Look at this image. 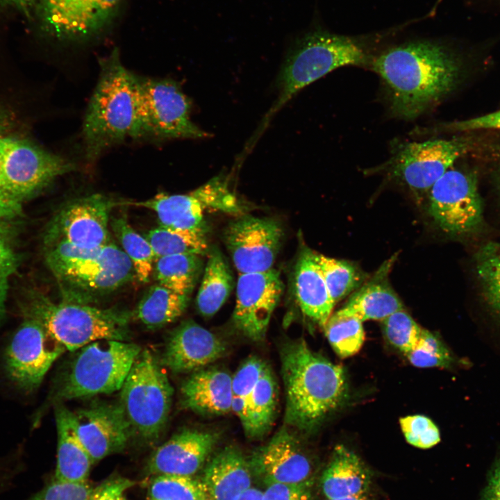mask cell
<instances>
[{
	"mask_svg": "<svg viewBox=\"0 0 500 500\" xmlns=\"http://www.w3.org/2000/svg\"><path fill=\"white\" fill-rule=\"evenodd\" d=\"M393 114L411 120L433 107L454 88L459 69L441 44L414 40L392 46L373 57Z\"/></svg>",
	"mask_w": 500,
	"mask_h": 500,
	"instance_id": "1",
	"label": "cell"
},
{
	"mask_svg": "<svg viewBox=\"0 0 500 500\" xmlns=\"http://www.w3.org/2000/svg\"><path fill=\"white\" fill-rule=\"evenodd\" d=\"M281 360L289 426L310 431L347 399L344 369L311 350L303 340L284 344Z\"/></svg>",
	"mask_w": 500,
	"mask_h": 500,
	"instance_id": "2",
	"label": "cell"
},
{
	"mask_svg": "<svg viewBox=\"0 0 500 500\" xmlns=\"http://www.w3.org/2000/svg\"><path fill=\"white\" fill-rule=\"evenodd\" d=\"M85 156L94 161L128 138H141L138 76L122 63L117 49L100 60L99 78L83 124Z\"/></svg>",
	"mask_w": 500,
	"mask_h": 500,
	"instance_id": "3",
	"label": "cell"
},
{
	"mask_svg": "<svg viewBox=\"0 0 500 500\" xmlns=\"http://www.w3.org/2000/svg\"><path fill=\"white\" fill-rule=\"evenodd\" d=\"M44 249L62 300L90 304L135 277L131 260L112 241L92 249L59 242L44 245Z\"/></svg>",
	"mask_w": 500,
	"mask_h": 500,
	"instance_id": "4",
	"label": "cell"
},
{
	"mask_svg": "<svg viewBox=\"0 0 500 500\" xmlns=\"http://www.w3.org/2000/svg\"><path fill=\"white\" fill-rule=\"evenodd\" d=\"M372 58L365 38L338 35L322 28L297 38L285 57L278 78V99L265 116L260 131L304 87L341 67L370 65Z\"/></svg>",
	"mask_w": 500,
	"mask_h": 500,
	"instance_id": "5",
	"label": "cell"
},
{
	"mask_svg": "<svg viewBox=\"0 0 500 500\" xmlns=\"http://www.w3.org/2000/svg\"><path fill=\"white\" fill-rule=\"evenodd\" d=\"M23 316L39 321L67 350L74 351L100 340L127 341L130 314L113 308L65 300L54 302L35 290L21 303Z\"/></svg>",
	"mask_w": 500,
	"mask_h": 500,
	"instance_id": "6",
	"label": "cell"
},
{
	"mask_svg": "<svg viewBox=\"0 0 500 500\" xmlns=\"http://www.w3.org/2000/svg\"><path fill=\"white\" fill-rule=\"evenodd\" d=\"M119 391V403L133 434L148 443L158 440L169 418L173 388L151 351L141 350Z\"/></svg>",
	"mask_w": 500,
	"mask_h": 500,
	"instance_id": "7",
	"label": "cell"
},
{
	"mask_svg": "<svg viewBox=\"0 0 500 500\" xmlns=\"http://www.w3.org/2000/svg\"><path fill=\"white\" fill-rule=\"evenodd\" d=\"M141 350L137 344L115 340L83 347L63 376L57 397L70 400L120 390Z\"/></svg>",
	"mask_w": 500,
	"mask_h": 500,
	"instance_id": "8",
	"label": "cell"
},
{
	"mask_svg": "<svg viewBox=\"0 0 500 500\" xmlns=\"http://www.w3.org/2000/svg\"><path fill=\"white\" fill-rule=\"evenodd\" d=\"M138 80L142 138L200 139L209 135L192 121L190 101L176 83L139 76Z\"/></svg>",
	"mask_w": 500,
	"mask_h": 500,
	"instance_id": "9",
	"label": "cell"
},
{
	"mask_svg": "<svg viewBox=\"0 0 500 500\" xmlns=\"http://www.w3.org/2000/svg\"><path fill=\"white\" fill-rule=\"evenodd\" d=\"M74 167L64 158L26 140L6 134L0 138L1 180L9 196L22 205Z\"/></svg>",
	"mask_w": 500,
	"mask_h": 500,
	"instance_id": "10",
	"label": "cell"
},
{
	"mask_svg": "<svg viewBox=\"0 0 500 500\" xmlns=\"http://www.w3.org/2000/svg\"><path fill=\"white\" fill-rule=\"evenodd\" d=\"M66 350L39 321L23 316L3 353L6 374L17 389L31 393Z\"/></svg>",
	"mask_w": 500,
	"mask_h": 500,
	"instance_id": "11",
	"label": "cell"
},
{
	"mask_svg": "<svg viewBox=\"0 0 500 500\" xmlns=\"http://www.w3.org/2000/svg\"><path fill=\"white\" fill-rule=\"evenodd\" d=\"M466 149V142L457 138L406 142L399 146L383 168L419 198L428 194Z\"/></svg>",
	"mask_w": 500,
	"mask_h": 500,
	"instance_id": "12",
	"label": "cell"
},
{
	"mask_svg": "<svg viewBox=\"0 0 500 500\" xmlns=\"http://www.w3.org/2000/svg\"><path fill=\"white\" fill-rule=\"evenodd\" d=\"M277 401V383L269 366L256 356L247 358L233 376L232 400V411L247 436L258 438L269 431Z\"/></svg>",
	"mask_w": 500,
	"mask_h": 500,
	"instance_id": "13",
	"label": "cell"
},
{
	"mask_svg": "<svg viewBox=\"0 0 500 500\" xmlns=\"http://www.w3.org/2000/svg\"><path fill=\"white\" fill-rule=\"evenodd\" d=\"M428 194V213L443 232L465 235L481 224L483 205L472 175L449 169L434 183Z\"/></svg>",
	"mask_w": 500,
	"mask_h": 500,
	"instance_id": "14",
	"label": "cell"
},
{
	"mask_svg": "<svg viewBox=\"0 0 500 500\" xmlns=\"http://www.w3.org/2000/svg\"><path fill=\"white\" fill-rule=\"evenodd\" d=\"M117 203L102 194L71 200L53 217L44 236V244L65 242L92 249L111 242L110 214Z\"/></svg>",
	"mask_w": 500,
	"mask_h": 500,
	"instance_id": "15",
	"label": "cell"
},
{
	"mask_svg": "<svg viewBox=\"0 0 500 500\" xmlns=\"http://www.w3.org/2000/svg\"><path fill=\"white\" fill-rule=\"evenodd\" d=\"M123 0H39L44 29L67 41L93 38L111 23Z\"/></svg>",
	"mask_w": 500,
	"mask_h": 500,
	"instance_id": "16",
	"label": "cell"
},
{
	"mask_svg": "<svg viewBox=\"0 0 500 500\" xmlns=\"http://www.w3.org/2000/svg\"><path fill=\"white\" fill-rule=\"evenodd\" d=\"M283 229L275 220L243 216L231 222L224 239L240 274L272 269L281 245Z\"/></svg>",
	"mask_w": 500,
	"mask_h": 500,
	"instance_id": "17",
	"label": "cell"
},
{
	"mask_svg": "<svg viewBox=\"0 0 500 500\" xmlns=\"http://www.w3.org/2000/svg\"><path fill=\"white\" fill-rule=\"evenodd\" d=\"M283 289L279 272L274 269L240 274L233 318L235 326L249 339L264 338Z\"/></svg>",
	"mask_w": 500,
	"mask_h": 500,
	"instance_id": "18",
	"label": "cell"
},
{
	"mask_svg": "<svg viewBox=\"0 0 500 500\" xmlns=\"http://www.w3.org/2000/svg\"><path fill=\"white\" fill-rule=\"evenodd\" d=\"M76 434L94 462L122 451L133 435L119 404L97 402L72 412Z\"/></svg>",
	"mask_w": 500,
	"mask_h": 500,
	"instance_id": "19",
	"label": "cell"
},
{
	"mask_svg": "<svg viewBox=\"0 0 500 500\" xmlns=\"http://www.w3.org/2000/svg\"><path fill=\"white\" fill-rule=\"evenodd\" d=\"M251 472L270 483L312 484L311 462L298 440L285 427L258 448L249 460Z\"/></svg>",
	"mask_w": 500,
	"mask_h": 500,
	"instance_id": "20",
	"label": "cell"
},
{
	"mask_svg": "<svg viewBox=\"0 0 500 500\" xmlns=\"http://www.w3.org/2000/svg\"><path fill=\"white\" fill-rule=\"evenodd\" d=\"M215 432L184 429L174 434L151 455L149 475L192 476L203 465L219 441Z\"/></svg>",
	"mask_w": 500,
	"mask_h": 500,
	"instance_id": "21",
	"label": "cell"
},
{
	"mask_svg": "<svg viewBox=\"0 0 500 500\" xmlns=\"http://www.w3.org/2000/svg\"><path fill=\"white\" fill-rule=\"evenodd\" d=\"M226 346L195 322L181 323L169 335L161 362L174 373L195 372L222 358Z\"/></svg>",
	"mask_w": 500,
	"mask_h": 500,
	"instance_id": "22",
	"label": "cell"
},
{
	"mask_svg": "<svg viewBox=\"0 0 500 500\" xmlns=\"http://www.w3.org/2000/svg\"><path fill=\"white\" fill-rule=\"evenodd\" d=\"M182 406L203 415H222L232 411L233 377L217 368L194 372L182 383Z\"/></svg>",
	"mask_w": 500,
	"mask_h": 500,
	"instance_id": "23",
	"label": "cell"
},
{
	"mask_svg": "<svg viewBox=\"0 0 500 500\" xmlns=\"http://www.w3.org/2000/svg\"><path fill=\"white\" fill-rule=\"evenodd\" d=\"M394 261V256L385 261L372 277L352 293L339 311L354 316L363 322L367 320L382 321L392 313L405 309L388 280Z\"/></svg>",
	"mask_w": 500,
	"mask_h": 500,
	"instance_id": "24",
	"label": "cell"
},
{
	"mask_svg": "<svg viewBox=\"0 0 500 500\" xmlns=\"http://www.w3.org/2000/svg\"><path fill=\"white\" fill-rule=\"evenodd\" d=\"M201 481L210 500H238L251 487L252 472L240 450L229 446L212 458Z\"/></svg>",
	"mask_w": 500,
	"mask_h": 500,
	"instance_id": "25",
	"label": "cell"
},
{
	"mask_svg": "<svg viewBox=\"0 0 500 500\" xmlns=\"http://www.w3.org/2000/svg\"><path fill=\"white\" fill-rule=\"evenodd\" d=\"M294 291L304 315L324 327L335 303L315 260V252L308 249L301 253L295 265Z\"/></svg>",
	"mask_w": 500,
	"mask_h": 500,
	"instance_id": "26",
	"label": "cell"
},
{
	"mask_svg": "<svg viewBox=\"0 0 500 500\" xmlns=\"http://www.w3.org/2000/svg\"><path fill=\"white\" fill-rule=\"evenodd\" d=\"M55 419L58 442L53 478L69 483H85L94 462L76 434L72 411L58 405L55 410Z\"/></svg>",
	"mask_w": 500,
	"mask_h": 500,
	"instance_id": "27",
	"label": "cell"
},
{
	"mask_svg": "<svg viewBox=\"0 0 500 500\" xmlns=\"http://www.w3.org/2000/svg\"><path fill=\"white\" fill-rule=\"evenodd\" d=\"M321 489L327 499L366 494L371 474L352 451L338 445L321 478Z\"/></svg>",
	"mask_w": 500,
	"mask_h": 500,
	"instance_id": "28",
	"label": "cell"
},
{
	"mask_svg": "<svg viewBox=\"0 0 500 500\" xmlns=\"http://www.w3.org/2000/svg\"><path fill=\"white\" fill-rule=\"evenodd\" d=\"M130 204L154 211L159 226L172 229L205 232V208L192 191L178 194L160 192L146 201Z\"/></svg>",
	"mask_w": 500,
	"mask_h": 500,
	"instance_id": "29",
	"label": "cell"
},
{
	"mask_svg": "<svg viewBox=\"0 0 500 500\" xmlns=\"http://www.w3.org/2000/svg\"><path fill=\"white\" fill-rule=\"evenodd\" d=\"M231 270L220 251L214 248L208 258L197 296V307L204 317L214 315L224 305L233 288Z\"/></svg>",
	"mask_w": 500,
	"mask_h": 500,
	"instance_id": "30",
	"label": "cell"
},
{
	"mask_svg": "<svg viewBox=\"0 0 500 500\" xmlns=\"http://www.w3.org/2000/svg\"><path fill=\"white\" fill-rule=\"evenodd\" d=\"M189 296L178 294L158 283L151 286L133 312V316L149 329L162 328L181 316Z\"/></svg>",
	"mask_w": 500,
	"mask_h": 500,
	"instance_id": "31",
	"label": "cell"
},
{
	"mask_svg": "<svg viewBox=\"0 0 500 500\" xmlns=\"http://www.w3.org/2000/svg\"><path fill=\"white\" fill-rule=\"evenodd\" d=\"M202 261L197 254H177L155 260L152 274L156 283L189 296L198 279Z\"/></svg>",
	"mask_w": 500,
	"mask_h": 500,
	"instance_id": "32",
	"label": "cell"
},
{
	"mask_svg": "<svg viewBox=\"0 0 500 500\" xmlns=\"http://www.w3.org/2000/svg\"><path fill=\"white\" fill-rule=\"evenodd\" d=\"M111 226L122 250L133 266L135 278L141 283H147L156 258L149 242L144 235L133 229L126 216L113 218Z\"/></svg>",
	"mask_w": 500,
	"mask_h": 500,
	"instance_id": "33",
	"label": "cell"
},
{
	"mask_svg": "<svg viewBox=\"0 0 500 500\" xmlns=\"http://www.w3.org/2000/svg\"><path fill=\"white\" fill-rule=\"evenodd\" d=\"M204 233V231L177 230L159 226L144 235L157 258L177 254H206L208 247Z\"/></svg>",
	"mask_w": 500,
	"mask_h": 500,
	"instance_id": "34",
	"label": "cell"
},
{
	"mask_svg": "<svg viewBox=\"0 0 500 500\" xmlns=\"http://www.w3.org/2000/svg\"><path fill=\"white\" fill-rule=\"evenodd\" d=\"M315 258L335 305L353 293L365 282L364 274L351 262L316 252Z\"/></svg>",
	"mask_w": 500,
	"mask_h": 500,
	"instance_id": "35",
	"label": "cell"
},
{
	"mask_svg": "<svg viewBox=\"0 0 500 500\" xmlns=\"http://www.w3.org/2000/svg\"><path fill=\"white\" fill-rule=\"evenodd\" d=\"M476 272L483 299L500 323V242L488 243L478 251Z\"/></svg>",
	"mask_w": 500,
	"mask_h": 500,
	"instance_id": "36",
	"label": "cell"
},
{
	"mask_svg": "<svg viewBox=\"0 0 500 500\" xmlns=\"http://www.w3.org/2000/svg\"><path fill=\"white\" fill-rule=\"evenodd\" d=\"M323 328L329 344L340 358L355 355L364 343L362 322L354 316L338 310L331 314Z\"/></svg>",
	"mask_w": 500,
	"mask_h": 500,
	"instance_id": "37",
	"label": "cell"
},
{
	"mask_svg": "<svg viewBox=\"0 0 500 500\" xmlns=\"http://www.w3.org/2000/svg\"><path fill=\"white\" fill-rule=\"evenodd\" d=\"M150 500H210L201 481L192 476L162 474L149 483Z\"/></svg>",
	"mask_w": 500,
	"mask_h": 500,
	"instance_id": "38",
	"label": "cell"
},
{
	"mask_svg": "<svg viewBox=\"0 0 500 500\" xmlns=\"http://www.w3.org/2000/svg\"><path fill=\"white\" fill-rule=\"evenodd\" d=\"M406 356L417 367L449 369L460 362L438 335L424 328L417 344Z\"/></svg>",
	"mask_w": 500,
	"mask_h": 500,
	"instance_id": "39",
	"label": "cell"
},
{
	"mask_svg": "<svg viewBox=\"0 0 500 500\" xmlns=\"http://www.w3.org/2000/svg\"><path fill=\"white\" fill-rule=\"evenodd\" d=\"M382 328L389 343L405 355L417 344L422 328L405 310H398L383 320Z\"/></svg>",
	"mask_w": 500,
	"mask_h": 500,
	"instance_id": "40",
	"label": "cell"
},
{
	"mask_svg": "<svg viewBox=\"0 0 500 500\" xmlns=\"http://www.w3.org/2000/svg\"><path fill=\"white\" fill-rule=\"evenodd\" d=\"M193 193L201 201L205 210H215L226 212L238 213L240 205L228 187L222 176H217L194 190Z\"/></svg>",
	"mask_w": 500,
	"mask_h": 500,
	"instance_id": "41",
	"label": "cell"
},
{
	"mask_svg": "<svg viewBox=\"0 0 500 500\" xmlns=\"http://www.w3.org/2000/svg\"><path fill=\"white\" fill-rule=\"evenodd\" d=\"M399 423L406 440L415 447L429 449L440 441L438 427L424 415H414L401 417Z\"/></svg>",
	"mask_w": 500,
	"mask_h": 500,
	"instance_id": "42",
	"label": "cell"
},
{
	"mask_svg": "<svg viewBox=\"0 0 500 500\" xmlns=\"http://www.w3.org/2000/svg\"><path fill=\"white\" fill-rule=\"evenodd\" d=\"M5 122L0 114V138L5 135ZM23 205L11 198L4 189L0 177V235L10 239L17 233L23 217Z\"/></svg>",
	"mask_w": 500,
	"mask_h": 500,
	"instance_id": "43",
	"label": "cell"
},
{
	"mask_svg": "<svg viewBox=\"0 0 500 500\" xmlns=\"http://www.w3.org/2000/svg\"><path fill=\"white\" fill-rule=\"evenodd\" d=\"M93 491L87 482L74 483L53 478L29 500H89Z\"/></svg>",
	"mask_w": 500,
	"mask_h": 500,
	"instance_id": "44",
	"label": "cell"
},
{
	"mask_svg": "<svg viewBox=\"0 0 500 500\" xmlns=\"http://www.w3.org/2000/svg\"><path fill=\"white\" fill-rule=\"evenodd\" d=\"M19 263V257L8 240L0 235V325L6 315L10 281Z\"/></svg>",
	"mask_w": 500,
	"mask_h": 500,
	"instance_id": "45",
	"label": "cell"
},
{
	"mask_svg": "<svg viewBox=\"0 0 500 500\" xmlns=\"http://www.w3.org/2000/svg\"><path fill=\"white\" fill-rule=\"evenodd\" d=\"M311 485L303 483H270L262 491V500H313Z\"/></svg>",
	"mask_w": 500,
	"mask_h": 500,
	"instance_id": "46",
	"label": "cell"
},
{
	"mask_svg": "<svg viewBox=\"0 0 500 500\" xmlns=\"http://www.w3.org/2000/svg\"><path fill=\"white\" fill-rule=\"evenodd\" d=\"M447 128L455 131L492 128L500 130V110L481 117L452 123Z\"/></svg>",
	"mask_w": 500,
	"mask_h": 500,
	"instance_id": "47",
	"label": "cell"
},
{
	"mask_svg": "<svg viewBox=\"0 0 500 500\" xmlns=\"http://www.w3.org/2000/svg\"><path fill=\"white\" fill-rule=\"evenodd\" d=\"M481 500H500V451L489 471Z\"/></svg>",
	"mask_w": 500,
	"mask_h": 500,
	"instance_id": "48",
	"label": "cell"
},
{
	"mask_svg": "<svg viewBox=\"0 0 500 500\" xmlns=\"http://www.w3.org/2000/svg\"><path fill=\"white\" fill-rule=\"evenodd\" d=\"M134 482L127 478H117L101 485L100 500H126L125 490L132 487Z\"/></svg>",
	"mask_w": 500,
	"mask_h": 500,
	"instance_id": "49",
	"label": "cell"
},
{
	"mask_svg": "<svg viewBox=\"0 0 500 500\" xmlns=\"http://www.w3.org/2000/svg\"><path fill=\"white\" fill-rule=\"evenodd\" d=\"M39 0H0V6H10L23 12L28 10L35 5H37Z\"/></svg>",
	"mask_w": 500,
	"mask_h": 500,
	"instance_id": "50",
	"label": "cell"
},
{
	"mask_svg": "<svg viewBox=\"0 0 500 500\" xmlns=\"http://www.w3.org/2000/svg\"><path fill=\"white\" fill-rule=\"evenodd\" d=\"M14 473L11 468L0 465V492L9 483Z\"/></svg>",
	"mask_w": 500,
	"mask_h": 500,
	"instance_id": "51",
	"label": "cell"
},
{
	"mask_svg": "<svg viewBox=\"0 0 500 500\" xmlns=\"http://www.w3.org/2000/svg\"><path fill=\"white\" fill-rule=\"evenodd\" d=\"M238 500H262V491L251 487Z\"/></svg>",
	"mask_w": 500,
	"mask_h": 500,
	"instance_id": "52",
	"label": "cell"
},
{
	"mask_svg": "<svg viewBox=\"0 0 500 500\" xmlns=\"http://www.w3.org/2000/svg\"><path fill=\"white\" fill-rule=\"evenodd\" d=\"M327 500H370L366 494L362 495H358V496H353V497H342V498H338V499H327Z\"/></svg>",
	"mask_w": 500,
	"mask_h": 500,
	"instance_id": "53",
	"label": "cell"
},
{
	"mask_svg": "<svg viewBox=\"0 0 500 500\" xmlns=\"http://www.w3.org/2000/svg\"><path fill=\"white\" fill-rule=\"evenodd\" d=\"M101 493V485L94 489V491L89 500H100Z\"/></svg>",
	"mask_w": 500,
	"mask_h": 500,
	"instance_id": "54",
	"label": "cell"
}]
</instances>
